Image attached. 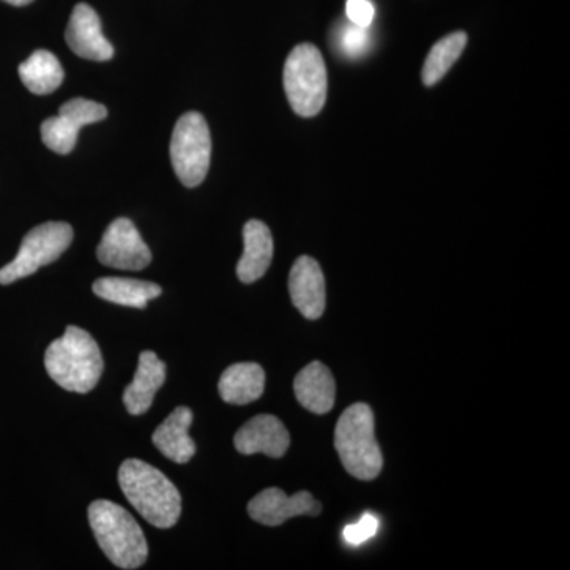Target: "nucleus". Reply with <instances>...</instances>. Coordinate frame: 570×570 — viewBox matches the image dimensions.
Segmentation results:
<instances>
[{
  "instance_id": "nucleus-13",
  "label": "nucleus",
  "mask_w": 570,
  "mask_h": 570,
  "mask_svg": "<svg viewBox=\"0 0 570 570\" xmlns=\"http://www.w3.org/2000/svg\"><path fill=\"white\" fill-rule=\"evenodd\" d=\"M292 303L309 321H317L325 311V277L313 257L303 255L295 262L288 277Z\"/></svg>"
},
{
  "instance_id": "nucleus-22",
  "label": "nucleus",
  "mask_w": 570,
  "mask_h": 570,
  "mask_svg": "<svg viewBox=\"0 0 570 570\" xmlns=\"http://www.w3.org/2000/svg\"><path fill=\"white\" fill-rule=\"evenodd\" d=\"M371 45L370 28H362V26L348 24L344 26L336 37V48L341 55L346 56L348 59H358L367 51Z\"/></svg>"
},
{
  "instance_id": "nucleus-6",
  "label": "nucleus",
  "mask_w": 570,
  "mask_h": 570,
  "mask_svg": "<svg viewBox=\"0 0 570 570\" xmlns=\"http://www.w3.org/2000/svg\"><path fill=\"white\" fill-rule=\"evenodd\" d=\"M170 157L175 174L186 187L204 183L212 163V134L200 112L190 111L176 122Z\"/></svg>"
},
{
  "instance_id": "nucleus-24",
  "label": "nucleus",
  "mask_w": 570,
  "mask_h": 570,
  "mask_svg": "<svg viewBox=\"0 0 570 570\" xmlns=\"http://www.w3.org/2000/svg\"><path fill=\"white\" fill-rule=\"evenodd\" d=\"M347 20L352 24L362 26V28H371L376 9L371 0H347L346 3Z\"/></svg>"
},
{
  "instance_id": "nucleus-1",
  "label": "nucleus",
  "mask_w": 570,
  "mask_h": 570,
  "mask_svg": "<svg viewBox=\"0 0 570 570\" xmlns=\"http://www.w3.org/2000/svg\"><path fill=\"white\" fill-rule=\"evenodd\" d=\"M119 485L135 510L160 530H168L181 517V494L167 475L141 460H126L119 468Z\"/></svg>"
},
{
  "instance_id": "nucleus-23",
  "label": "nucleus",
  "mask_w": 570,
  "mask_h": 570,
  "mask_svg": "<svg viewBox=\"0 0 570 570\" xmlns=\"http://www.w3.org/2000/svg\"><path fill=\"white\" fill-rule=\"evenodd\" d=\"M379 530V520L376 517L371 515V513H366L360 519L358 523L348 524L346 530H344V539H346L347 543L351 546H362L366 540L374 538Z\"/></svg>"
},
{
  "instance_id": "nucleus-18",
  "label": "nucleus",
  "mask_w": 570,
  "mask_h": 570,
  "mask_svg": "<svg viewBox=\"0 0 570 570\" xmlns=\"http://www.w3.org/2000/svg\"><path fill=\"white\" fill-rule=\"evenodd\" d=\"M265 371L257 363H236L224 371L219 381V393L225 403H253L264 395Z\"/></svg>"
},
{
  "instance_id": "nucleus-7",
  "label": "nucleus",
  "mask_w": 570,
  "mask_h": 570,
  "mask_svg": "<svg viewBox=\"0 0 570 570\" xmlns=\"http://www.w3.org/2000/svg\"><path fill=\"white\" fill-rule=\"evenodd\" d=\"M73 242V228L66 223H47L32 228L22 239L20 253L0 268V284L17 283L33 275L41 266L58 261Z\"/></svg>"
},
{
  "instance_id": "nucleus-19",
  "label": "nucleus",
  "mask_w": 570,
  "mask_h": 570,
  "mask_svg": "<svg viewBox=\"0 0 570 570\" xmlns=\"http://www.w3.org/2000/svg\"><path fill=\"white\" fill-rule=\"evenodd\" d=\"M94 294L119 306L145 309L148 302L163 294L160 285L129 277H100L92 285Z\"/></svg>"
},
{
  "instance_id": "nucleus-12",
  "label": "nucleus",
  "mask_w": 570,
  "mask_h": 570,
  "mask_svg": "<svg viewBox=\"0 0 570 570\" xmlns=\"http://www.w3.org/2000/svg\"><path fill=\"white\" fill-rule=\"evenodd\" d=\"M235 448L243 455L265 453L272 459H281L291 445L287 428L275 415H257L239 428L235 434Z\"/></svg>"
},
{
  "instance_id": "nucleus-4",
  "label": "nucleus",
  "mask_w": 570,
  "mask_h": 570,
  "mask_svg": "<svg viewBox=\"0 0 570 570\" xmlns=\"http://www.w3.org/2000/svg\"><path fill=\"white\" fill-rule=\"evenodd\" d=\"M335 448L348 474L360 480H374L381 474V448L374 433V414L367 404L356 403L337 420Z\"/></svg>"
},
{
  "instance_id": "nucleus-8",
  "label": "nucleus",
  "mask_w": 570,
  "mask_h": 570,
  "mask_svg": "<svg viewBox=\"0 0 570 570\" xmlns=\"http://www.w3.org/2000/svg\"><path fill=\"white\" fill-rule=\"evenodd\" d=\"M107 115V108L102 104L88 99H71L62 105L58 116H52L41 124V140L51 151L66 156L77 146L81 127L104 121Z\"/></svg>"
},
{
  "instance_id": "nucleus-10",
  "label": "nucleus",
  "mask_w": 570,
  "mask_h": 570,
  "mask_svg": "<svg viewBox=\"0 0 570 570\" xmlns=\"http://www.w3.org/2000/svg\"><path fill=\"white\" fill-rule=\"evenodd\" d=\"M322 512L321 502L307 491L287 497L283 490L266 489L247 505L250 519L265 527H281L295 517H317Z\"/></svg>"
},
{
  "instance_id": "nucleus-20",
  "label": "nucleus",
  "mask_w": 570,
  "mask_h": 570,
  "mask_svg": "<svg viewBox=\"0 0 570 570\" xmlns=\"http://www.w3.org/2000/svg\"><path fill=\"white\" fill-rule=\"evenodd\" d=\"M22 85L37 96L55 92L63 81V69L59 59L47 50L32 52L28 61L18 69Z\"/></svg>"
},
{
  "instance_id": "nucleus-14",
  "label": "nucleus",
  "mask_w": 570,
  "mask_h": 570,
  "mask_svg": "<svg viewBox=\"0 0 570 570\" xmlns=\"http://www.w3.org/2000/svg\"><path fill=\"white\" fill-rule=\"evenodd\" d=\"M167 379V366L156 352L145 351L140 354L138 370L132 384L124 392V406L132 415H141L153 406L154 396Z\"/></svg>"
},
{
  "instance_id": "nucleus-25",
  "label": "nucleus",
  "mask_w": 570,
  "mask_h": 570,
  "mask_svg": "<svg viewBox=\"0 0 570 570\" xmlns=\"http://www.w3.org/2000/svg\"><path fill=\"white\" fill-rule=\"evenodd\" d=\"M3 2L10 3V6L14 7H24L29 6L33 0H3Z\"/></svg>"
},
{
  "instance_id": "nucleus-15",
  "label": "nucleus",
  "mask_w": 570,
  "mask_h": 570,
  "mask_svg": "<svg viewBox=\"0 0 570 570\" xmlns=\"http://www.w3.org/2000/svg\"><path fill=\"white\" fill-rule=\"evenodd\" d=\"M296 400L313 414H326L335 406L336 384L332 371L321 362H313L296 374Z\"/></svg>"
},
{
  "instance_id": "nucleus-5",
  "label": "nucleus",
  "mask_w": 570,
  "mask_h": 570,
  "mask_svg": "<svg viewBox=\"0 0 570 570\" xmlns=\"http://www.w3.org/2000/svg\"><path fill=\"white\" fill-rule=\"evenodd\" d=\"M284 89L292 110L302 118H313L324 108L328 77L324 56L314 45H298L288 55L284 66Z\"/></svg>"
},
{
  "instance_id": "nucleus-21",
  "label": "nucleus",
  "mask_w": 570,
  "mask_h": 570,
  "mask_svg": "<svg viewBox=\"0 0 570 570\" xmlns=\"http://www.w3.org/2000/svg\"><path fill=\"white\" fill-rule=\"evenodd\" d=\"M468 45V36L464 32L450 33L431 48L425 66H423V82L426 86L436 85L452 69L453 63L459 61Z\"/></svg>"
},
{
  "instance_id": "nucleus-2",
  "label": "nucleus",
  "mask_w": 570,
  "mask_h": 570,
  "mask_svg": "<svg viewBox=\"0 0 570 570\" xmlns=\"http://www.w3.org/2000/svg\"><path fill=\"white\" fill-rule=\"evenodd\" d=\"M45 367L59 387L88 393L102 377L104 356L99 344L86 330L71 325L48 346Z\"/></svg>"
},
{
  "instance_id": "nucleus-9",
  "label": "nucleus",
  "mask_w": 570,
  "mask_h": 570,
  "mask_svg": "<svg viewBox=\"0 0 570 570\" xmlns=\"http://www.w3.org/2000/svg\"><path fill=\"white\" fill-rule=\"evenodd\" d=\"M97 258L110 268L140 272L151 264L153 254L132 220L119 217L105 230L102 242L97 247Z\"/></svg>"
},
{
  "instance_id": "nucleus-17",
  "label": "nucleus",
  "mask_w": 570,
  "mask_h": 570,
  "mask_svg": "<svg viewBox=\"0 0 570 570\" xmlns=\"http://www.w3.org/2000/svg\"><path fill=\"white\" fill-rule=\"evenodd\" d=\"M194 414L189 407H176L163 425L157 428L153 434V442L160 450L164 456L175 463L184 464L193 460L195 442L189 436V428L193 425Z\"/></svg>"
},
{
  "instance_id": "nucleus-11",
  "label": "nucleus",
  "mask_w": 570,
  "mask_h": 570,
  "mask_svg": "<svg viewBox=\"0 0 570 570\" xmlns=\"http://www.w3.org/2000/svg\"><path fill=\"white\" fill-rule=\"evenodd\" d=\"M66 41L75 55L89 61H110L115 56L110 41L105 39L102 22L88 3H78L67 26Z\"/></svg>"
},
{
  "instance_id": "nucleus-3",
  "label": "nucleus",
  "mask_w": 570,
  "mask_h": 570,
  "mask_svg": "<svg viewBox=\"0 0 570 570\" xmlns=\"http://www.w3.org/2000/svg\"><path fill=\"white\" fill-rule=\"evenodd\" d=\"M88 515L97 543L116 568L132 570L145 564L148 542L126 509L99 499L89 505Z\"/></svg>"
},
{
  "instance_id": "nucleus-16",
  "label": "nucleus",
  "mask_w": 570,
  "mask_h": 570,
  "mask_svg": "<svg viewBox=\"0 0 570 570\" xmlns=\"http://www.w3.org/2000/svg\"><path fill=\"white\" fill-rule=\"evenodd\" d=\"M243 239H245V253L236 265V275L245 284H253L261 279L268 272L272 265L273 236L269 228L261 220H249L243 228Z\"/></svg>"
}]
</instances>
